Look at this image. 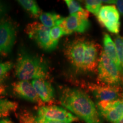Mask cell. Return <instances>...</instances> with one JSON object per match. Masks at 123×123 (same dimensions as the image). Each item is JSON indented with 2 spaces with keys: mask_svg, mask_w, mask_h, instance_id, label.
Returning a JSON list of instances; mask_svg holds the SVG:
<instances>
[{
  "mask_svg": "<svg viewBox=\"0 0 123 123\" xmlns=\"http://www.w3.org/2000/svg\"><path fill=\"white\" fill-rule=\"evenodd\" d=\"M61 104L86 123H102L93 101L81 90L64 87L59 96Z\"/></svg>",
  "mask_w": 123,
  "mask_h": 123,
  "instance_id": "obj_1",
  "label": "cell"
},
{
  "mask_svg": "<svg viewBox=\"0 0 123 123\" xmlns=\"http://www.w3.org/2000/svg\"><path fill=\"white\" fill-rule=\"evenodd\" d=\"M48 67L41 58L22 50L15 66V75L21 80L46 79Z\"/></svg>",
  "mask_w": 123,
  "mask_h": 123,
  "instance_id": "obj_2",
  "label": "cell"
},
{
  "mask_svg": "<svg viewBox=\"0 0 123 123\" xmlns=\"http://www.w3.org/2000/svg\"><path fill=\"white\" fill-rule=\"evenodd\" d=\"M98 70V79L101 83L117 86L121 83V73L104 51L100 56Z\"/></svg>",
  "mask_w": 123,
  "mask_h": 123,
  "instance_id": "obj_3",
  "label": "cell"
},
{
  "mask_svg": "<svg viewBox=\"0 0 123 123\" xmlns=\"http://www.w3.org/2000/svg\"><path fill=\"white\" fill-rule=\"evenodd\" d=\"M25 32L29 38L34 40L41 49L46 51H52L56 48L58 44L51 41L50 38V29L41 23H30L25 28Z\"/></svg>",
  "mask_w": 123,
  "mask_h": 123,
  "instance_id": "obj_4",
  "label": "cell"
},
{
  "mask_svg": "<svg viewBox=\"0 0 123 123\" xmlns=\"http://www.w3.org/2000/svg\"><path fill=\"white\" fill-rule=\"evenodd\" d=\"M88 17V12L84 9L83 11L63 18L59 26L62 30L63 35H70L75 32H85L90 26Z\"/></svg>",
  "mask_w": 123,
  "mask_h": 123,
  "instance_id": "obj_5",
  "label": "cell"
},
{
  "mask_svg": "<svg viewBox=\"0 0 123 123\" xmlns=\"http://www.w3.org/2000/svg\"><path fill=\"white\" fill-rule=\"evenodd\" d=\"M98 21L109 31L118 34L120 31V15L113 5H105L101 7L97 15Z\"/></svg>",
  "mask_w": 123,
  "mask_h": 123,
  "instance_id": "obj_6",
  "label": "cell"
},
{
  "mask_svg": "<svg viewBox=\"0 0 123 123\" xmlns=\"http://www.w3.org/2000/svg\"><path fill=\"white\" fill-rule=\"evenodd\" d=\"M97 108L107 121L115 123L123 116V100L99 101Z\"/></svg>",
  "mask_w": 123,
  "mask_h": 123,
  "instance_id": "obj_7",
  "label": "cell"
},
{
  "mask_svg": "<svg viewBox=\"0 0 123 123\" xmlns=\"http://www.w3.org/2000/svg\"><path fill=\"white\" fill-rule=\"evenodd\" d=\"M37 116L50 120L71 123L78 121V117L65 109L56 105H46L38 110Z\"/></svg>",
  "mask_w": 123,
  "mask_h": 123,
  "instance_id": "obj_8",
  "label": "cell"
},
{
  "mask_svg": "<svg viewBox=\"0 0 123 123\" xmlns=\"http://www.w3.org/2000/svg\"><path fill=\"white\" fill-rule=\"evenodd\" d=\"M16 37L13 24L8 20L0 22V55L7 56L12 51Z\"/></svg>",
  "mask_w": 123,
  "mask_h": 123,
  "instance_id": "obj_9",
  "label": "cell"
},
{
  "mask_svg": "<svg viewBox=\"0 0 123 123\" xmlns=\"http://www.w3.org/2000/svg\"><path fill=\"white\" fill-rule=\"evenodd\" d=\"M85 40L76 39L67 44L64 54L68 61L78 70L82 71L85 50Z\"/></svg>",
  "mask_w": 123,
  "mask_h": 123,
  "instance_id": "obj_10",
  "label": "cell"
},
{
  "mask_svg": "<svg viewBox=\"0 0 123 123\" xmlns=\"http://www.w3.org/2000/svg\"><path fill=\"white\" fill-rule=\"evenodd\" d=\"M88 88L99 101L115 100L119 96L120 88L117 86L103 83H88Z\"/></svg>",
  "mask_w": 123,
  "mask_h": 123,
  "instance_id": "obj_11",
  "label": "cell"
},
{
  "mask_svg": "<svg viewBox=\"0 0 123 123\" xmlns=\"http://www.w3.org/2000/svg\"><path fill=\"white\" fill-rule=\"evenodd\" d=\"M99 59V46L92 41H86L82 71H95L98 67Z\"/></svg>",
  "mask_w": 123,
  "mask_h": 123,
  "instance_id": "obj_12",
  "label": "cell"
},
{
  "mask_svg": "<svg viewBox=\"0 0 123 123\" xmlns=\"http://www.w3.org/2000/svg\"><path fill=\"white\" fill-rule=\"evenodd\" d=\"M13 91L17 96L34 103H42L35 91L31 82L28 80H19L12 84Z\"/></svg>",
  "mask_w": 123,
  "mask_h": 123,
  "instance_id": "obj_13",
  "label": "cell"
},
{
  "mask_svg": "<svg viewBox=\"0 0 123 123\" xmlns=\"http://www.w3.org/2000/svg\"><path fill=\"white\" fill-rule=\"evenodd\" d=\"M31 83L42 102H50L54 99V89L49 81L39 79L32 80Z\"/></svg>",
  "mask_w": 123,
  "mask_h": 123,
  "instance_id": "obj_14",
  "label": "cell"
},
{
  "mask_svg": "<svg viewBox=\"0 0 123 123\" xmlns=\"http://www.w3.org/2000/svg\"><path fill=\"white\" fill-rule=\"evenodd\" d=\"M104 52L106 55L114 63L119 69L121 74H123L122 69L121 68L117 54L116 47L115 42L112 41L111 37L108 34L105 33L103 38Z\"/></svg>",
  "mask_w": 123,
  "mask_h": 123,
  "instance_id": "obj_15",
  "label": "cell"
},
{
  "mask_svg": "<svg viewBox=\"0 0 123 123\" xmlns=\"http://www.w3.org/2000/svg\"><path fill=\"white\" fill-rule=\"evenodd\" d=\"M18 118L20 123H70L44 119L38 116H36L27 111L21 112L19 114Z\"/></svg>",
  "mask_w": 123,
  "mask_h": 123,
  "instance_id": "obj_16",
  "label": "cell"
},
{
  "mask_svg": "<svg viewBox=\"0 0 123 123\" xmlns=\"http://www.w3.org/2000/svg\"><path fill=\"white\" fill-rule=\"evenodd\" d=\"M63 17L58 14L51 12L42 13L40 15L39 19L41 24L49 28L59 26Z\"/></svg>",
  "mask_w": 123,
  "mask_h": 123,
  "instance_id": "obj_17",
  "label": "cell"
},
{
  "mask_svg": "<svg viewBox=\"0 0 123 123\" xmlns=\"http://www.w3.org/2000/svg\"><path fill=\"white\" fill-rule=\"evenodd\" d=\"M18 104L15 101L7 99H0V119L8 116L12 112H15Z\"/></svg>",
  "mask_w": 123,
  "mask_h": 123,
  "instance_id": "obj_18",
  "label": "cell"
},
{
  "mask_svg": "<svg viewBox=\"0 0 123 123\" xmlns=\"http://www.w3.org/2000/svg\"><path fill=\"white\" fill-rule=\"evenodd\" d=\"M19 4L22 6L24 9L28 12L31 15L35 17H40L42 14L41 9L38 5L37 3L33 0H19L18 1Z\"/></svg>",
  "mask_w": 123,
  "mask_h": 123,
  "instance_id": "obj_19",
  "label": "cell"
},
{
  "mask_svg": "<svg viewBox=\"0 0 123 123\" xmlns=\"http://www.w3.org/2000/svg\"><path fill=\"white\" fill-rule=\"evenodd\" d=\"M102 3L103 2L101 1H97V0L86 1L85 4L86 9L88 12L93 13V14L96 15L97 16L101 7H102V6H101Z\"/></svg>",
  "mask_w": 123,
  "mask_h": 123,
  "instance_id": "obj_20",
  "label": "cell"
},
{
  "mask_svg": "<svg viewBox=\"0 0 123 123\" xmlns=\"http://www.w3.org/2000/svg\"><path fill=\"white\" fill-rule=\"evenodd\" d=\"M115 43L116 47L118 59L123 73V38L120 35H117L115 38Z\"/></svg>",
  "mask_w": 123,
  "mask_h": 123,
  "instance_id": "obj_21",
  "label": "cell"
},
{
  "mask_svg": "<svg viewBox=\"0 0 123 123\" xmlns=\"http://www.w3.org/2000/svg\"><path fill=\"white\" fill-rule=\"evenodd\" d=\"M50 38L51 41L55 43H58V41L63 35L62 30L59 26H56L50 29Z\"/></svg>",
  "mask_w": 123,
  "mask_h": 123,
  "instance_id": "obj_22",
  "label": "cell"
},
{
  "mask_svg": "<svg viewBox=\"0 0 123 123\" xmlns=\"http://www.w3.org/2000/svg\"><path fill=\"white\" fill-rule=\"evenodd\" d=\"M64 1H65L66 4H67V6H68L70 14H73L83 11L84 10L81 7L80 5L76 1H74V0H66Z\"/></svg>",
  "mask_w": 123,
  "mask_h": 123,
  "instance_id": "obj_23",
  "label": "cell"
},
{
  "mask_svg": "<svg viewBox=\"0 0 123 123\" xmlns=\"http://www.w3.org/2000/svg\"><path fill=\"white\" fill-rule=\"evenodd\" d=\"M14 64L10 62L0 63V79L5 78L7 73L13 67Z\"/></svg>",
  "mask_w": 123,
  "mask_h": 123,
  "instance_id": "obj_24",
  "label": "cell"
},
{
  "mask_svg": "<svg viewBox=\"0 0 123 123\" xmlns=\"http://www.w3.org/2000/svg\"><path fill=\"white\" fill-rule=\"evenodd\" d=\"M7 11V6L4 2L0 1V19Z\"/></svg>",
  "mask_w": 123,
  "mask_h": 123,
  "instance_id": "obj_25",
  "label": "cell"
},
{
  "mask_svg": "<svg viewBox=\"0 0 123 123\" xmlns=\"http://www.w3.org/2000/svg\"><path fill=\"white\" fill-rule=\"evenodd\" d=\"M6 94V87L3 82L0 83V99Z\"/></svg>",
  "mask_w": 123,
  "mask_h": 123,
  "instance_id": "obj_26",
  "label": "cell"
},
{
  "mask_svg": "<svg viewBox=\"0 0 123 123\" xmlns=\"http://www.w3.org/2000/svg\"><path fill=\"white\" fill-rule=\"evenodd\" d=\"M115 4H116L120 13L121 14L123 15V0H117V1H116Z\"/></svg>",
  "mask_w": 123,
  "mask_h": 123,
  "instance_id": "obj_27",
  "label": "cell"
},
{
  "mask_svg": "<svg viewBox=\"0 0 123 123\" xmlns=\"http://www.w3.org/2000/svg\"><path fill=\"white\" fill-rule=\"evenodd\" d=\"M0 123H14L8 119H4L0 120Z\"/></svg>",
  "mask_w": 123,
  "mask_h": 123,
  "instance_id": "obj_28",
  "label": "cell"
},
{
  "mask_svg": "<svg viewBox=\"0 0 123 123\" xmlns=\"http://www.w3.org/2000/svg\"><path fill=\"white\" fill-rule=\"evenodd\" d=\"M115 123H123V116L120 119H119V120L117 121L116 122H115Z\"/></svg>",
  "mask_w": 123,
  "mask_h": 123,
  "instance_id": "obj_29",
  "label": "cell"
},
{
  "mask_svg": "<svg viewBox=\"0 0 123 123\" xmlns=\"http://www.w3.org/2000/svg\"><path fill=\"white\" fill-rule=\"evenodd\" d=\"M5 78H1V79H0V83L3 82V81H4V80H5Z\"/></svg>",
  "mask_w": 123,
  "mask_h": 123,
  "instance_id": "obj_30",
  "label": "cell"
},
{
  "mask_svg": "<svg viewBox=\"0 0 123 123\" xmlns=\"http://www.w3.org/2000/svg\"></svg>",
  "mask_w": 123,
  "mask_h": 123,
  "instance_id": "obj_31",
  "label": "cell"
}]
</instances>
